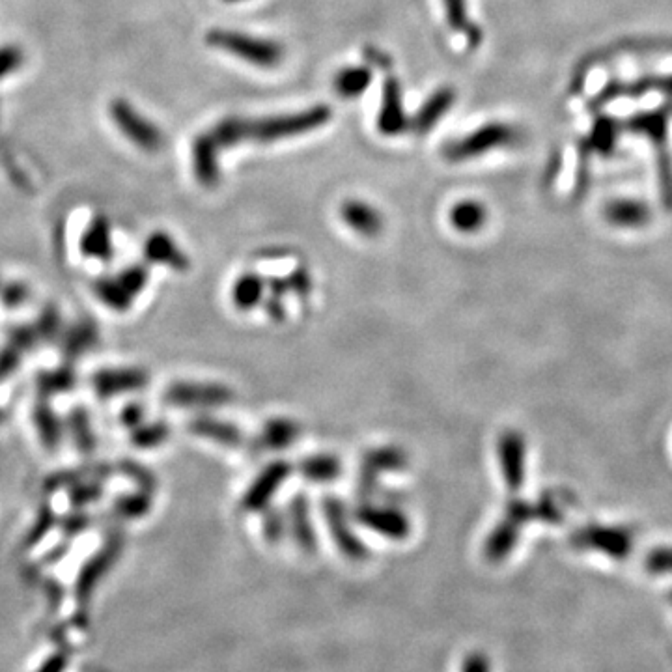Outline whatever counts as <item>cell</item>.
<instances>
[{
  "instance_id": "34",
  "label": "cell",
  "mask_w": 672,
  "mask_h": 672,
  "mask_svg": "<svg viewBox=\"0 0 672 672\" xmlns=\"http://www.w3.org/2000/svg\"><path fill=\"white\" fill-rule=\"evenodd\" d=\"M120 549H122V540L114 538V540H111L107 546L99 551L94 559L86 564V568H84L83 574H81V590H86V588L94 585V581L99 579L103 575V572L116 560Z\"/></svg>"
},
{
  "instance_id": "32",
  "label": "cell",
  "mask_w": 672,
  "mask_h": 672,
  "mask_svg": "<svg viewBox=\"0 0 672 672\" xmlns=\"http://www.w3.org/2000/svg\"><path fill=\"white\" fill-rule=\"evenodd\" d=\"M264 295V280L254 273H247L239 277L232 288V301L241 310H251L262 301Z\"/></svg>"
},
{
  "instance_id": "48",
  "label": "cell",
  "mask_w": 672,
  "mask_h": 672,
  "mask_svg": "<svg viewBox=\"0 0 672 672\" xmlns=\"http://www.w3.org/2000/svg\"><path fill=\"white\" fill-rule=\"evenodd\" d=\"M462 672H490V663L484 654H469L463 661Z\"/></svg>"
},
{
  "instance_id": "44",
  "label": "cell",
  "mask_w": 672,
  "mask_h": 672,
  "mask_svg": "<svg viewBox=\"0 0 672 672\" xmlns=\"http://www.w3.org/2000/svg\"><path fill=\"white\" fill-rule=\"evenodd\" d=\"M23 359H25V353L4 340V344L0 346V383L14 376L19 366L23 364Z\"/></svg>"
},
{
  "instance_id": "21",
  "label": "cell",
  "mask_w": 672,
  "mask_h": 672,
  "mask_svg": "<svg viewBox=\"0 0 672 672\" xmlns=\"http://www.w3.org/2000/svg\"><path fill=\"white\" fill-rule=\"evenodd\" d=\"M189 432L213 441L217 445H226V447H239L243 443V434L238 426H234L232 422H224V420L211 419V417H196V419L189 422Z\"/></svg>"
},
{
  "instance_id": "43",
  "label": "cell",
  "mask_w": 672,
  "mask_h": 672,
  "mask_svg": "<svg viewBox=\"0 0 672 672\" xmlns=\"http://www.w3.org/2000/svg\"><path fill=\"white\" fill-rule=\"evenodd\" d=\"M120 473L129 478L131 482H135V486L139 490L154 491L155 486H157L154 473L140 463L126 460V462L120 463Z\"/></svg>"
},
{
  "instance_id": "37",
  "label": "cell",
  "mask_w": 672,
  "mask_h": 672,
  "mask_svg": "<svg viewBox=\"0 0 672 672\" xmlns=\"http://www.w3.org/2000/svg\"><path fill=\"white\" fill-rule=\"evenodd\" d=\"M646 208L643 204L635 200H618L607 206V217L613 223L624 224V226H633V224L644 223L646 219Z\"/></svg>"
},
{
  "instance_id": "51",
  "label": "cell",
  "mask_w": 672,
  "mask_h": 672,
  "mask_svg": "<svg viewBox=\"0 0 672 672\" xmlns=\"http://www.w3.org/2000/svg\"><path fill=\"white\" fill-rule=\"evenodd\" d=\"M64 667H66V659L62 656H55V658L49 659L38 672H62Z\"/></svg>"
},
{
  "instance_id": "9",
  "label": "cell",
  "mask_w": 672,
  "mask_h": 672,
  "mask_svg": "<svg viewBox=\"0 0 672 672\" xmlns=\"http://www.w3.org/2000/svg\"><path fill=\"white\" fill-rule=\"evenodd\" d=\"M574 544L581 549H596L613 559H626L631 551L630 532L611 527H587L574 534Z\"/></svg>"
},
{
  "instance_id": "3",
  "label": "cell",
  "mask_w": 672,
  "mask_h": 672,
  "mask_svg": "<svg viewBox=\"0 0 672 672\" xmlns=\"http://www.w3.org/2000/svg\"><path fill=\"white\" fill-rule=\"evenodd\" d=\"M521 140V131L512 124L491 122L462 139L450 140L443 146V157L450 163H460L488 154L491 150L514 146Z\"/></svg>"
},
{
  "instance_id": "17",
  "label": "cell",
  "mask_w": 672,
  "mask_h": 672,
  "mask_svg": "<svg viewBox=\"0 0 672 672\" xmlns=\"http://www.w3.org/2000/svg\"><path fill=\"white\" fill-rule=\"evenodd\" d=\"M32 424L42 447L49 452L58 450L66 435V424L47 398H40L32 407Z\"/></svg>"
},
{
  "instance_id": "29",
  "label": "cell",
  "mask_w": 672,
  "mask_h": 672,
  "mask_svg": "<svg viewBox=\"0 0 672 672\" xmlns=\"http://www.w3.org/2000/svg\"><path fill=\"white\" fill-rule=\"evenodd\" d=\"M372 83V71L363 66H351L338 71L335 79L336 94L340 98H359Z\"/></svg>"
},
{
  "instance_id": "20",
  "label": "cell",
  "mask_w": 672,
  "mask_h": 672,
  "mask_svg": "<svg viewBox=\"0 0 672 672\" xmlns=\"http://www.w3.org/2000/svg\"><path fill=\"white\" fill-rule=\"evenodd\" d=\"M64 424H66V434L70 435L73 445L81 454L90 456L96 452L98 435L94 430L92 415L84 407H73L68 417L64 419Z\"/></svg>"
},
{
  "instance_id": "23",
  "label": "cell",
  "mask_w": 672,
  "mask_h": 672,
  "mask_svg": "<svg viewBox=\"0 0 672 672\" xmlns=\"http://www.w3.org/2000/svg\"><path fill=\"white\" fill-rule=\"evenodd\" d=\"M445 14H447L448 27L454 32L462 34L467 45L471 49H476L482 43V28L471 21L469 12H467V0H443Z\"/></svg>"
},
{
  "instance_id": "52",
  "label": "cell",
  "mask_w": 672,
  "mask_h": 672,
  "mask_svg": "<svg viewBox=\"0 0 672 672\" xmlns=\"http://www.w3.org/2000/svg\"><path fill=\"white\" fill-rule=\"evenodd\" d=\"M6 420V411L0 407V424Z\"/></svg>"
},
{
  "instance_id": "12",
  "label": "cell",
  "mask_w": 672,
  "mask_h": 672,
  "mask_svg": "<svg viewBox=\"0 0 672 672\" xmlns=\"http://www.w3.org/2000/svg\"><path fill=\"white\" fill-rule=\"evenodd\" d=\"M290 473H292L290 463L273 462L271 465H267L266 469L258 475V478L252 482L251 488L245 493V497L241 501L243 508L247 512L266 508L267 503L273 499V495L284 484V480L288 478Z\"/></svg>"
},
{
  "instance_id": "31",
  "label": "cell",
  "mask_w": 672,
  "mask_h": 672,
  "mask_svg": "<svg viewBox=\"0 0 672 672\" xmlns=\"http://www.w3.org/2000/svg\"><path fill=\"white\" fill-rule=\"evenodd\" d=\"M170 437V428L167 422L154 420V422H142L135 430H131L129 441L139 450H154L165 445Z\"/></svg>"
},
{
  "instance_id": "19",
  "label": "cell",
  "mask_w": 672,
  "mask_h": 672,
  "mask_svg": "<svg viewBox=\"0 0 672 672\" xmlns=\"http://www.w3.org/2000/svg\"><path fill=\"white\" fill-rule=\"evenodd\" d=\"M340 217L342 221L350 226L353 232L361 234V236H378L379 232L383 230V219L379 215L376 208H372L370 204L361 202V200H348L346 204H342L340 208Z\"/></svg>"
},
{
  "instance_id": "30",
  "label": "cell",
  "mask_w": 672,
  "mask_h": 672,
  "mask_svg": "<svg viewBox=\"0 0 672 672\" xmlns=\"http://www.w3.org/2000/svg\"><path fill=\"white\" fill-rule=\"evenodd\" d=\"M301 475L307 478L308 482H318V484H325V482H333L340 475V462L335 456L329 454H318V456H310L307 460L301 462Z\"/></svg>"
},
{
  "instance_id": "28",
  "label": "cell",
  "mask_w": 672,
  "mask_h": 672,
  "mask_svg": "<svg viewBox=\"0 0 672 672\" xmlns=\"http://www.w3.org/2000/svg\"><path fill=\"white\" fill-rule=\"evenodd\" d=\"M297 437H299V426L294 420L273 419L266 422L262 435H260V445L264 447V450H282L292 445Z\"/></svg>"
},
{
  "instance_id": "7",
  "label": "cell",
  "mask_w": 672,
  "mask_h": 672,
  "mask_svg": "<svg viewBox=\"0 0 672 672\" xmlns=\"http://www.w3.org/2000/svg\"><path fill=\"white\" fill-rule=\"evenodd\" d=\"M322 506L327 527L333 534L336 546L340 547V551L353 560L366 559L368 549L351 531L348 516H346V510H344L342 503L336 501L333 497H329V499H323Z\"/></svg>"
},
{
  "instance_id": "16",
  "label": "cell",
  "mask_w": 672,
  "mask_h": 672,
  "mask_svg": "<svg viewBox=\"0 0 672 672\" xmlns=\"http://www.w3.org/2000/svg\"><path fill=\"white\" fill-rule=\"evenodd\" d=\"M219 148L213 142L208 131L200 133L191 144V157H193V172L196 180L204 187H215L221 180L219 170Z\"/></svg>"
},
{
  "instance_id": "35",
  "label": "cell",
  "mask_w": 672,
  "mask_h": 672,
  "mask_svg": "<svg viewBox=\"0 0 672 672\" xmlns=\"http://www.w3.org/2000/svg\"><path fill=\"white\" fill-rule=\"evenodd\" d=\"M152 493L154 491L139 490L131 491L126 495H120L114 504L112 510L120 516V518L135 519L142 518L144 514L150 512L152 508Z\"/></svg>"
},
{
  "instance_id": "40",
  "label": "cell",
  "mask_w": 672,
  "mask_h": 672,
  "mask_svg": "<svg viewBox=\"0 0 672 672\" xmlns=\"http://www.w3.org/2000/svg\"><path fill=\"white\" fill-rule=\"evenodd\" d=\"M32 297V288L25 280H8L4 284H0V303L2 307L21 308L27 305Z\"/></svg>"
},
{
  "instance_id": "53",
  "label": "cell",
  "mask_w": 672,
  "mask_h": 672,
  "mask_svg": "<svg viewBox=\"0 0 672 672\" xmlns=\"http://www.w3.org/2000/svg\"><path fill=\"white\" fill-rule=\"evenodd\" d=\"M226 2H241V0H226Z\"/></svg>"
},
{
  "instance_id": "27",
  "label": "cell",
  "mask_w": 672,
  "mask_h": 672,
  "mask_svg": "<svg viewBox=\"0 0 672 672\" xmlns=\"http://www.w3.org/2000/svg\"><path fill=\"white\" fill-rule=\"evenodd\" d=\"M488 219V210L484 204L476 200H463L458 202L450 211V223L463 234L478 232Z\"/></svg>"
},
{
  "instance_id": "4",
  "label": "cell",
  "mask_w": 672,
  "mask_h": 672,
  "mask_svg": "<svg viewBox=\"0 0 672 672\" xmlns=\"http://www.w3.org/2000/svg\"><path fill=\"white\" fill-rule=\"evenodd\" d=\"M109 114L116 129L142 152L157 154L165 146L163 131L150 118L137 111L127 99H112Z\"/></svg>"
},
{
  "instance_id": "33",
  "label": "cell",
  "mask_w": 672,
  "mask_h": 672,
  "mask_svg": "<svg viewBox=\"0 0 672 672\" xmlns=\"http://www.w3.org/2000/svg\"><path fill=\"white\" fill-rule=\"evenodd\" d=\"M290 516H292V529H294L295 538L299 546L305 547L307 551L316 547V536L310 525V516H308V503L303 495L295 497L290 504Z\"/></svg>"
},
{
  "instance_id": "22",
  "label": "cell",
  "mask_w": 672,
  "mask_h": 672,
  "mask_svg": "<svg viewBox=\"0 0 672 672\" xmlns=\"http://www.w3.org/2000/svg\"><path fill=\"white\" fill-rule=\"evenodd\" d=\"M92 292L96 295L99 303L105 308H109L116 314H124L131 310L133 303L137 301L133 295L127 292L122 286V282L116 279V275L109 277H99L92 282Z\"/></svg>"
},
{
  "instance_id": "2",
  "label": "cell",
  "mask_w": 672,
  "mask_h": 672,
  "mask_svg": "<svg viewBox=\"0 0 672 672\" xmlns=\"http://www.w3.org/2000/svg\"><path fill=\"white\" fill-rule=\"evenodd\" d=\"M206 43L213 49L238 56L256 68H266V70L277 68L284 58V49L280 43L266 40V38H256L251 34H243V32H236L230 28H213L206 36Z\"/></svg>"
},
{
  "instance_id": "41",
  "label": "cell",
  "mask_w": 672,
  "mask_h": 672,
  "mask_svg": "<svg viewBox=\"0 0 672 672\" xmlns=\"http://www.w3.org/2000/svg\"><path fill=\"white\" fill-rule=\"evenodd\" d=\"M6 342H10L12 346L23 351L25 355L36 350L42 344V340H40V336L36 333L32 323H17L14 327H10L8 333H6Z\"/></svg>"
},
{
  "instance_id": "13",
  "label": "cell",
  "mask_w": 672,
  "mask_h": 672,
  "mask_svg": "<svg viewBox=\"0 0 672 672\" xmlns=\"http://www.w3.org/2000/svg\"><path fill=\"white\" fill-rule=\"evenodd\" d=\"M99 335L98 323L90 318H81L75 323H71L70 327H64L62 335L58 338V346L62 351V357L73 363L79 361L86 353L98 348Z\"/></svg>"
},
{
  "instance_id": "26",
  "label": "cell",
  "mask_w": 672,
  "mask_h": 672,
  "mask_svg": "<svg viewBox=\"0 0 672 672\" xmlns=\"http://www.w3.org/2000/svg\"><path fill=\"white\" fill-rule=\"evenodd\" d=\"M519 525L512 519H503L495 531L491 532L490 538L486 540V557L499 562V560L506 559L510 555V551L516 546L518 542Z\"/></svg>"
},
{
  "instance_id": "15",
  "label": "cell",
  "mask_w": 672,
  "mask_h": 672,
  "mask_svg": "<svg viewBox=\"0 0 672 672\" xmlns=\"http://www.w3.org/2000/svg\"><path fill=\"white\" fill-rule=\"evenodd\" d=\"M499 462L506 486L519 490L525 482V441L518 432H504L499 439Z\"/></svg>"
},
{
  "instance_id": "18",
  "label": "cell",
  "mask_w": 672,
  "mask_h": 672,
  "mask_svg": "<svg viewBox=\"0 0 672 672\" xmlns=\"http://www.w3.org/2000/svg\"><path fill=\"white\" fill-rule=\"evenodd\" d=\"M456 101V90L450 86H443L435 90L430 98L424 101L420 111L409 120V127L417 135H426L430 129L437 126V122L447 114Z\"/></svg>"
},
{
  "instance_id": "47",
  "label": "cell",
  "mask_w": 672,
  "mask_h": 672,
  "mask_svg": "<svg viewBox=\"0 0 672 672\" xmlns=\"http://www.w3.org/2000/svg\"><path fill=\"white\" fill-rule=\"evenodd\" d=\"M146 419V409L140 406V404H127L126 407H122L120 415H118V420L120 424L127 428V430H135L137 426H140L142 422Z\"/></svg>"
},
{
  "instance_id": "46",
  "label": "cell",
  "mask_w": 672,
  "mask_h": 672,
  "mask_svg": "<svg viewBox=\"0 0 672 672\" xmlns=\"http://www.w3.org/2000/svg\"><path fill=\"white\" fill-rule=\"evenodd\" d=\"M53 523H55L53 510H51V508H42V512H40V514H38V518H36L34 527H32L30 532H28V544H36V542H40V540H42L43 534H47V532L51 531Z\"/></svg>"
},
{
  "instance_id": "42",
  "label": "cell",
  "mask_w": 672,
  "mask_h": 672,
  "mask_svg": "<svg viewBox=\"0 0 672 672\" xmlns=\"http://www.w3.org/2000/svg\"><path fill=\"white\" fill-rule=\"evenodd\" d=\"M25 64V51L15 43L0 45V81L21 70Z\"/></svg>"
},
{
  "instance_id": "10",
  "label": "cell",
  "mask_w": 672,
  "mask_h": 672,
  "mask_svg": "<svg viewBox=\"0 0 672 672\" xmlns=\"http://www.w3.org/2000/svg\"><path fill=\"white\" fill-rule=\"evenodd\" d=\"M79 252L86 260H94L101 264H109L114 258V238L112 224L107 215H94L84 226L79 238Z\"/></svg>"
},
{
  "instance_id": "1",
  "label": "cell",
  "mask_w": 672,
  "mask_h": 672,
  "mask_svg": "<svg viewBox=\"0 0 672 672\" xmlns=\"http://www.w3.org/2000/svg\"><path fill=\"white\" fill-rule=\"evenodd\" d=\"M331 116L333 111L320 103L308 107L305 111L279 114L269 118L228 116L208 129V133L219 150L223 148L228 150L243 142H277V140L294 139L325 126L331 120Z\"/></svg>"
},
{
  "instance_id": "38",
  "label": "cell",
  "mask_w": 672,
  "mask_h": 672,
  "mask_svg": "<svg viewBox=\"0 0 672 672\" xmlns=\"http://www.w3.org/2000/svg\"><path fill=\"white\" fill-rule=\"evenodd\" d=\"M116 279L120 280L127 292L137 299L144 292V288L148 286L150 269L142 262L140 264H129V266L122 267L116 273Z\"/></svg>"
},
{
  "instance_id": "50",
  "label": "cell",
  "mask_w": 672,
  "mask_h": 672,
  "mask_svg": "<svg viewBox=\"0 0 672 672\" xmlns=\"http://www.w3.org/2000/svg\"><path fill=\"white\" fill-rule=\"evenodd\" d=\"M86 525H88V518L83 514H73L70 518L64 519V531L71 532V534L83 531Z\"/></svg>"
},
{
  "instance_id": "39",
  "label": "cell",
  "mask_w": 672,
  "mask_h": 672,
  "mask_svg": "<svg viewBox=\"0 0 672 672\" xmlns=\"http://www.w3.org/2000/svg\"><path fill=\"white\" fill-rule=\"evenodd\" d=\"M101 497H103V480H98V478H86L70 488V503L75 508L98 503Z\"/></svg>"
},
{
  "instance_id": "11",
  "label": "cell",
  "mask_w": 672,
  "mask_h": 672,
  "mask_svg": "<svg viewBox=\"0 0 672 672\" xmlns=\"http://www.w3.org/2000/svg\"><path fill=\"white\" fill-rule=\"evenodd\" d=\"M142 254L148 264L155 266H167L176 273H185L191 262L182 247L174 241V238L165 230H155L148 238L144 239Z\"/></svg>"
},
{
  "instance_id": "25",
  "label": "cell",
  "mask_w": 672,
  "mask_h": 672,
  "mask_svg": "<svg viewBox=\"0 0 672 672\" xmlns=\"http://www.w3.org/2000/svg\"><path fill=\"white\" fill-rule=\"evenodd\" d=\"M77 385V372L71 368V364H62L49 370H42L36 376V389L42 398H53L60 394H68Z\"/></svg>"
},
{
  "instance_id": "45",
  "label": "cell",
  "mask_w": 672,
  "mask_h": 672,
  "mask_svg": "<svg viewBox=\"0 0 672 672\" xmlns=\"http://www.w3.org/2000/svg\"><path fill=\"white\" fill-rule=\"evenodd\" d=\"M646 570L656 575L672 574V547L654 549L646 557Z\"/></svg>"
},
{
  "instance_id": "6",
  "label": "cell",
  "mask_w": 672,
  "mask_h": 672,
  "mask_svg": "<svg viewBox=\"0 0 672 672\" xmlns=\"http://www.w3.org/2000/svg\"><path fill=\"white\" fill-rule=\"evenodd\" d=\"M150 383V374L140 366H107L99 368L92 378V391L101 400H111L116 396H126L144 391Z\"/></svg>"
},
{
  "instance_id": "36",
  "label": "cell",
  "mask_w": 672,
  "mask_h": 672,
  "mask_svg": "<svg viewBox=\"0 0 672 672\" xmlns=\"http://www.w3.org/2000/svg\"><path fill=\"white\" fill-rule=\"evenodd\" d=\"M34 329L40 336L42 342H56L62 331H64V322H62V312L58 310L56 305L49 303L40 310L38 318L34 320Z\"/></svg>"
},
{
  "instance_id": "14",
  "label": "cell",
  "mask_w": 672,
  "mask_h": 672,
  "mask_svg": "<svg viewBox=\"0 0 672 672\" xmlns=\"http://www.w3.org/2000/svg\"><path fill=\"white\" fill-rule=\"evenodd\" d=\"M357 519L364 527L379 532L391 540H406L407 534L411 531L406 514H402L396 508L363 506L357 512Z\"/></svg>"
},
{
  "instance_id": "8",
  "label": "cell",
  "mask_w": 672,
  "mask_h": 672,
  "mask_svg": "<svg viewBox=\"0 0 672 672\" xmlns=\"http://www.w3.org/2000/svg\"><path fill=\"white\" fill-rule=\"evenodd\" d=\"M409 127L406 112H404V101H402V86L400 81L387 73L383 81V98H381V109H379L378 129L385 137H396L404 133Z\"/></svg>"
},
{
  "instance_id": "5",
  "label": "cell",
  "mask_w": 672,
  "mask_h": 672,
  "mask_svg": "<svg viewBox=\"0 0 672 672\" xmlns=\"http://www.w3.org/2000/svg\"><path fill=\"white\" fill-rule=\"evenodd\" d=\"M163 400L167 406L180 409H210L230 404L234 400V392L219 383L176 381L163 392Z\"/></svg>"
},
{
  "instance_id": "49",
  "label": "cell",
  "mask_w": 672,
  "mask_h": 672,
  "mask_svg": "<svg viewBox=\"0 0 672 672\" xmlns=\"http://www.w3.org/2000/svg\"><path fill=\"white\" fill-rule=\"evenodd\" d=\"M288 282V288L290 290H295L297 294L305 295L310 292L312 288V282H310V277H308L307 271H295L294 275L290 279L286 280Z\"/></svg>"
},
{
  "instance_id": "24",
  "label": "cell",
  "mask_w": 672,
  "mask_h": 672,
  "mask_svg": "<svg viewBox=\"0 0 672 672\" xmlns=\"http://www.w3.org/2000/svg\"><path fill=\"white\" fill-rule=\"evenodd\" d=\"M406 465V454L398 448H379L372 450L364 458L363 488L368 490L372 484H376V478L381 471H396Z\"/></svg>"
}]
</instances>
